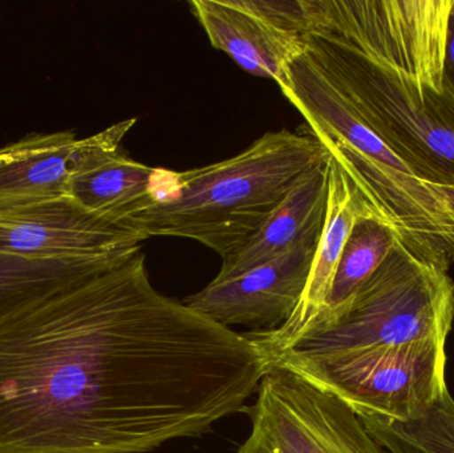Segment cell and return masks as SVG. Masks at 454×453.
<instances>
[{"label": "cell", "mask_w": 454, "mask_h": 453, "mask_svg": "<svg viewBox=\"0 0 454 453\" xmlns=\"http://www.w3.org/2000/svg\"><path fill=\"white\" fill-rule=\"evenodd\" d=\"M253 342L154 289L143 252L0 322V453H148L242 412Z\"/></svg>", "instance_id": "cell-1"}, {"label": "cell", "mask_w": 454, "mask_h": 453, "mask_svg": "<svg viewBox=\"0 0 454 453\" xmlns=\"http://www.w3.org/2000/svg\"><path fill=\"white\" fill-rule=\"evenodd\" d=\"M454 0H306V50L389 140L454 178Z\"/></svg>", "instance_id": "cell-2"}, {"label": "cell", "mask_w": 454, "mask_h": 453, "mask_svg": "<svg viewBox=\"0 0 454 453\" xmlns=\"http://www.w3.org/2000/svg\"><path fill=\"white\" fill-rule=\"evenodd\" d=\"M454 321L448 271L400 242L328 324L280 355L319 358L344 382L380 395L447 383V340Z\"/></svg>", "instance_id": "cell-3"}, {"label": "cell", "mask_w": 454, "mask_h": 453, "mask_svg": "<svg viewBox=\"0 0 454 453\" xmlns=\"http://www.w3.org/2000/svg\"><path fill=\"white\" fill-rule=\"evenodd\" d=\"M278 85L370 212L391 226L415 257L450 270L454 178L384 136L309 51L288 64Z\"/></svg>", "instance_id": "cell-4"}, {"label": "cell", "mask_w": 454, "mask_h": 453, "mask_svg": "<svg viewBox=\"0 0 454 453\" xmlns=\"http://www.w3.org/2000/svg\"><path fill=\"white\" fill-rule=\"evenodd\" d=\"M328 159L309 132H267L237 156L207 167L156 168L148 193L121 223L146 238L193 239L225 261Z\"/></svg>", "instance_id": "cell-5"}, {"label": "cell", "mask_w": 454, "mask_h": 453, "mask_svg": "<svg viewBox=\"0 0 454 453\" xmlns=\"http://www.w3.org/2000/svg\"><path fill=\"white\" fill-rule=\"evenodd\" d=\"M243 411L251 433L235 453H384L344 402L282 367L266 369Z\"/></svg>", "instance_id": "cell-6"}, {"label": "cell", "mask_w": 454, "mask_h": 453, "mask_svg": "<svg viewBox=\"0 0 454 453\" xmlns=\"http://www.w3.org/2000/svg\"><path fill=\"white\" fill-rule=\"evenodd\" d=\"M137 229L95 215L69 196L0 205V253L29 260L124 263L143 252Z\"/></svg>", "instance_id": "cell-7"}, {"label": "cell", "mask_w": 454, "mask_h": 453, "mask_svg": "<svg viewBox=\"0 0 454 453\" xmlns=\"http://www.w3.org/2000/svg\"><path fill=\"white\" fill-rule=\"evenodd\" d=\"M189 5L213 48L253 76L279 84L288 64L306 50L298 2L192 0Z\"/></svg>", "instance_id": "cell-8"}, {"label": "cell", "mask_w": 454, "mask_h": 453, "mask_svg": "<svg viewBox=\"0 0 454 453\" xmlns=\"http://www.w3.org/2000/svg\"><path fill=\"white\" fill-rule=\"evenodd\" d=\"M322 228L290 252L231 278H215L183 301L188 308L225 327L271 332L295 310L309 281Z\"/></svg>", "instance_id": "cell-9"}, {"label": "cell", "mask_w": 454, "mask_h": 453, "mask_svg": "<svg viewBox=\"0 0 454 453\" xmlns=\"http://www.w3.org/2000/svg\"><path fill=\"white\" fill-rule=\"evenodd\" d=\"M365 215L372 213L338 162L330 157L325 223L301 301L290 318L277 330L246 332V337L258 348L263 364L293 346L319 316L327 301L344 245L357 218Z\"/></svg>", "instance_id": "cell-10"}, {"label": "cell", "mask_w": 454, "mask_h": 453, "mask_svg": "<svg viewBox=\"0 0 454 453\" xmlns=\"http://www.w3.org/2000/svg\"><path fill=\"white\" fill-rule=\"evenodd\" d=\"M137 120L129 119L82 138L71 165L67 196L84 209L121 223L151 188L156 168L125 156L122 138Z\"/></svg>", "instance_id": "cell-11"}, {"label": "cell", "mask_w": 454, "mask_h": 453, "mask_svg": "<svg viewBox=\"0 0 454 453\" xmlns=\"http://www.w3.org/2000/svg\"><path fill=\"white\" fill-rule=\"evenodd\" d=\"M328 161L304 178L280 202L258 233L231 257L223 261L215 278L226 279L280 257L325 223Z\"/></svg>", "instance_id": "cell-12"}, {"label": "cell", "mask_w": 454, "mask_h": 453, "mask_svg": "<svg viewBox=\"0 0 454 453\" xmlns=\"http://www.w3.org/2000/svg\"><path fill=\"white\" fill-rule=\"evenodd\" d=\"M72 130L31 133L0 148V205L67 196L76 152Z\"/></svg>", "instance_id": "cell-13"}, {"label": "cell", "mask_w": 454, "mask_h": 453, "mask_svg": "<svg viewBox=\"0 0 454 453\" xmlns=\"http://www.w3.org/2000/svg\"><path fill=\"white\" fill-rule=\"evenodd\" d=\"M120 265L95 260H29L0 253V322L72 282Z\"/></svg>", "instance_id": "cell-14"}, {"label": "cell", "mask_w": 454, "mask_h": 453, "mask_svg": "<svg viewBox=\"0 0 454 453\" xmlns=\"http://www.w3.org/2000/svg\"><path fill=\"white\" fill-rule=\"evenodd\" d=\"M397 242L394 229L380 218L372 215L357 218L341 252L325 308L306 332L333 321L380 268Z\"/></svg>", "instance_id": "cell-15"}, {"label": "cell", "mask_w": 454, "mask_h": 453, "mask_svg": "<svg viewBox=\"0 0 454 453\" xmlns=\"http://www.w3.org/2000/svg\"><path fill=\"white\" fill-rule=\"evenodd\" d=\"M359 419L381 449L389 453H454V399L450 391L418 419Z\"/></svg>", "instance_id": "cell-16"}, {"label": "cell", "mask_w": 454, "mask_h": 453, "mask_svg": "<svg viewBox=\"0 0 454 453\" xmlns=\"http://www.w3.org/2000/svg\"><path fill=\"white\" fill-rule=\"evenodd\" d=\"M444 71L448 82L454 88V2L448 18L447 39H445Z\"/></svg>", "instance_id": "cell-17"}]
</instances>
